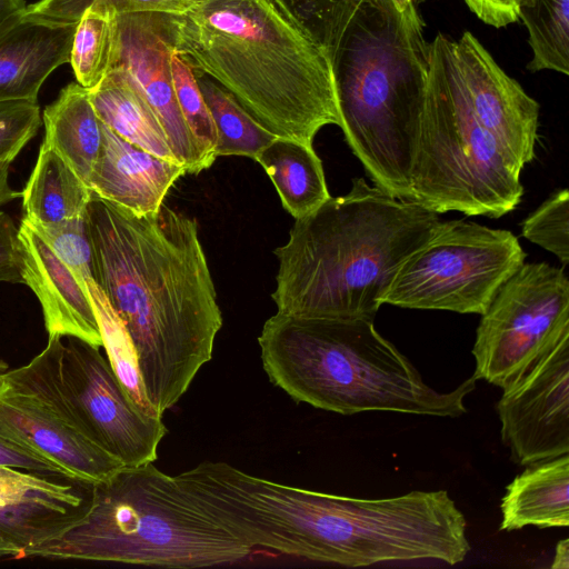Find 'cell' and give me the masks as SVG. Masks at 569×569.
Here are the masks:
<instances>
[{
	"label": "cell",
	"instance_id": "d4e9b609",
	"mask_svg": "<svg viewBox=\"0 0 569 569\" xmlns=\"http://www.w3.org/2000/svg\"><path fill=\"white\" fill-rule=\"evenodd\" d=\"M108 361L133 405L146 416L162 418L147 398L128 330L93 278L86 280Z\"/></svg>",
	"mask_w": 569,
	"mask_h": 569
},
{
	"label": "cell",
	"instance_id": "277c9868",
	"mask_svg": "<svg viewBox=\"0 0 569 569\" xmlns=\"http://www.w3.org/2000/svg\"><path fill=\"white\" fill-rule=\"evenodd\" d=\"M326 48L347 143L375 186L409 201L430 66L416 8L358 0Z\"/></svg>",
	"mask_w": 569,
	"mask_h": 569
},
{
	"label": "cell",
	"instance_id": "f35d334b",
	"mask_svg": "<svg viewBox=\"0 0 569 569\" xmlns=\"http://www.w3.org/2000/svg\"><path fill=\"white\" fill-rule=\"evenodd\" d=\"M555 558L551 565L552 569H569V539L560 540L555 550Z\"/></svg>",
	"mask_w": 569,
	"mask_h": 569
},
{
	"label": "cell",
	"instance_id": "3957f363",
	"mask_svg": "<svg viewBox=\"0 0 569 569\" xmlns=\"http://www.w3.org/2000/svg\"><path fill=\"white\" fill-rule=\"evenodd\" d=\"M439 221L438 213L353 179L348 193L296 219L274 250L278 312L373 321L397 268Z\"/></svg>",
	"mask_w": 569,
	"mask_h": 569
},
{
	"label": "cell",
	"instance_id": "60d3db41",
	"mask_svg": "<svg viewBox=\"0 0 569 569\" xmlns=\"http://www.w3.org/2000/svg\"><path fill=\"white\" fill-rule=\"evenodd\" d=\"M17 470L16 468L0 466V481L14 475Z\"/></svg>",
	"mask_w": 569,
	"mask_h": 569
},
{
	"label": "cell",
	"instance_id": "d6986e66",
	"mask_svg": "<svg viewBox=\"0 0 569 569\" xmlns=\"http://www.w3.org/2000/svg\"><path fill=\"white\" fill-rule=\"evenodd\" d=\"M500 530L569 526V455L528 465L506 488Z\"/></svg>",
	"mask_w": 569,
	"mask_h": 569
},
{
	"label": "cell",
	"instance_id": "4fadbf2b",
	"mask_svg": "<svg viewBox=\"0 0 569 569\" xmlns=\"http://www.w3.org/2000/svg\"><path fill=\"white\" fill-rule=\"evenodd\" d=\"M118 51L113 67L121 68L159 119L176 160L187 173L206 169L179 109L172 83V47L164 14H118Z\"/></svg>",
	"mask_w": 569,
	"mask_h": 569
},
{
	"label": "cell",
	"instance_id": "7402d4cb",
	"mask_svg": "<svg viewBox=\"0 0 569 569\" xmlns=\"http://www.w3.org/2000/svg\"><path fill=\"white\" fill-rule=\"evenodd\" d=\"M254 160L264 169L283 208L295 219L313 212L331 197L322 162L312 144L277 137Z\"/></svg>",
	"mask_w": 569,
	"mask_h": 569
},
{
	"label": "cell",
	"instance_id": "603a6c76",
	"mask_svg": "<svg viewBox=\"0 0 569 569\" xmlns=\"http://www.w3.org/2000/svg\"><path fill=\"white\" fill-rule=\"evenodd\" d=\"M92 194L74 170L42 142L21 191L23 219L31 223H52L84 217Z\"/></svg>",
	"mask_w": 569,
	"mask_h": 569
},
{
	"label": "cell",
	"instance_id": "52a82bcc",
	"mask_svg": "<svg viewBox=\"0 0 569 569\" xmlns=\"http://www.w3.org/2000/svg\"><path fill=\"white\" fill-rule=\"evenodd\" d=\"M429 78L409 174V201L441 214L500 218L517 208L522 168L477 121L453 41L429 43Z\"/></svg>",
	"mask_w": 569,
	"mask_h": 569
},
{
	"label": "cell",
	"instance_id": "484cf974",
	"mask_svg": "<svg viewBox=\"0 0 569 569\" xmlns=\"http://www.w3.org/2000/svg\"><path fill=\"white\" fill-rule=\"evenodd\" d=\"M196 77L216 126L217 157L243 156L254 159L277 138L256 121L227 90L207 76L196 73Z\"/></svg>",
	"mask_w": 569,
	"mask_h": 569
},
{
	"label": "cell",
	"instance_id": "ab89813d",
	"mask_svg": "<svg viewBox=\"0 0 569 569\" xmlns=\"http://www.w3.org/2000/svg\"><path fill=\"white\" fill-rule=\"evenodd\" d=\"M395 9L399 13H405L410 10L413 6V0H390Z\"/></svg>",
	"mask_w": 569,
	"mask_h": 569
},
{
	"label": "cell",
	"instance_id": "30bf717a",
	"mask_svg": "<svg viewBox=\"0 0 569 569\" xmlns=\"http://www.w3.org/2000/svg\"><path fill=\"white\" fill-rule=\"evenodd\" d=\"M569 335L565 268L523 263L499 289L477 328L473 377L502 390Z\"/></svg>",
	"mask_w": 569,
	"mask_h": 569
},
{
	"label": "cell",
	"instance_id": "e575fe53",
	"mask_svg": "<svg viewBox=\"0 0 569 569\" xmlns=\"http://www.w3.org/2000/svg\"><path fill=\"white\" fill-rule=\"evenodd\" d=\"M531 0H465L469 9L485 23L496 28L519 20V9Z\"/></svg>",
	"mask_w": 569,
	"mask_h": 569
},
{
	"label": "cell",
	"instance_id": "1f68e13d",
	"mask_svg": "<svg viewBox=\"0 0 569 569\" xmlns=\"http://www.w3.org/2000/svg\"><path fill=\"white\" fill-rule=\"evenodd\" d=\"M41 123L38 101L0 102V163H11Z\"/></svg>",
	"mask_w": 569,
	"mask_h": 569
},
{
	"label": "cell",
	"instance_id": "8992f818",
	"mask_svg": "<svg viewBox=\"0 0 569 569\" xmlns=\"http://www.w3.org/2000/svg\"><path fill=\"white\" fill-rule=\"evenodd\" d=\"M251 550L149 462L122 467L93 485L87 512L19 559L201 568L240 561Z\"/></svg>",
	"mask_w": 569,
	"mask_h": 569
},
{
	"label": "cell",
	"instance_id": "74e56055",
	"mask_svg": "<svg viewBox=\"0 0 569 569\" xmlns=\"http://www.w3.org/2000/svg\"><path fill=\"white\" fill-rule=\"evenodd\" d=\"M26 0H0V27L27 9Z\"/></svg>",
	"mask_w": 569,
	"mask_h": 569
},
{
	"label": "cell",
	"instance_id": "e0dca14e",
	"mask_svg": "<svg viewBox=\"0 0 569 569\" xmlns=\"http://www.w3.org/2000/svg\"><path fill=\"white\" fill-rule=\"evenodd\" d=\"M76 26L26 9L0 27V102L38 101L48 77L69 63Z\"/></svg>",
	"mask_w": 569,
	"mask_h": 569
},
{
	"label": "cell",
	"instance_id": "ac0fdd59",
	"mask_svg": "<svg viewBox=\"0 0 569 569\" xmlns=\"http://www.w3.org/2000/svg\"><path fill=\"white\" fill-rule=\"evenodd\" d=\"M93 485L57 475L0 507V557L19 559L28 548L56 536L89 509Z\"/></svg>",
	"mask_w": 569,
	"mask_h": 569
},
{
	"label": "cell",
	"instance_id": "f1b7e54d",
	"mask_svg": "<svg viewBox=\"0 0 569 569\" xmlns=\"http://www.w3.org/2000/svg\"><path fill=\"white\" fill-rule=\"evenodd\" d=\"M521 236L553 253L566 269L569 262V191L560 189L521 223Z\"/></svg>",
	"mask_w": 569,
	"mask_h": 569
},
{
	"label": "cell",
	"instance_id": "8fae6325",
	"mask_svg": "<svg viewBox=\"0 0 569 569\" xmlns=\"http://www.w3.org/2000/svg\"><path fill=\"white\" fill-rule=\"evenodd\" d=\"M61 379L93 438L124 467L157 460L167 433L162 418L133 405L99 347L66 337Z\"/></svg>",
	"mask_w": 569,
	"mask_h": 569
},
{
	"label": "cell",
	"instance_id": "ffe728a7",
	"mask_svg": "<svg viewBox=\"0 0 569 569\" xmlns=\"http://www.w3.org/2000/svg\"><path fill=\"white\" fill-rule=\"evenodd\" d=\"M41 120L44 126L42 142L88 184L102 143L101 121L88 89L77 81L70 82L44 108Z\"/></svg>",
	"mask_w": 569,
	"mask_h": 569
},
{
	"label": "cell",
	"instance_id": "6da1fadb",
	"mask_svg": "<svg viewBox=\"0 0 569 569\" xmlns=\"http://www.w3.org/2000/svg\"><path fill=\"white\" fill-rule=\"evenodd\" d=\"M94 281L132 340L160 416L211 360L222 326L194 219L164 203L136 216L92 194L87 210Z\"/></svg>",
	"mask_w": 569,
	"mask_h": 569
},
{
	"label": "cell",
	"instance_id": "9a60e30c",
	"mask_svg": "<svg viewBox=\"0 0 569 569\" xmlns=\"http://www.w3.org/2000/svg\"><path fill=\"white\" fill-rule=\"evenodd\" d=\"M22 279L37 296L49 337H74L94 347L102 339L86 284L21 219L18 228Z\"/></svg>",
	"mask_w": 569,
	"mask_h": 569
},
{
	"label": "cell",
	"instance_id": "5bb4252c",
	"mask_svg": "<svg viewBox=\"0 0 569 569\" xmlns=\"http://www.w3.org/2000/svg\"><path fill=\"white\" fill-rule=\"evenodd\" d=\"M456 62L480 126L523 168L536 154L539 104L469 31L453 41Z\"/></svg>",
	"mask_w": 569,
	"mask_h": 569
},
{
	"label": "cell",
	"instance_id": "4dcf8cb0",
	"mask_svg": "<svg viewBox=\"0 0 569 569\" xmlns=\"http://www.w3.org/2000/svg\"><path fill=\"white\" fill-rule=\"evenodd\" d=\"M197 0H39L27 6L31 14L63 22H78L82 12L91 4L113 8L119 14L153 12L180 14L188 11Z\"/></svg>",
	"mask_w": 569,
	"mask_h": 569
},
{
	"label": "cell",
	"instance_id": "f546056e",
	"mask_svg": "<svg viewBox=\"0 0 569 569\" xmlns=\"http://www.w3.org/2000/svg\"><path fill=\"white\" fill-rule=\"evenodd\" d=\"M23 220L72 270L81 283L86 284L87 279L93 278L87 216L52 223H31Z\"/></svg>",
	"mask_w": 569,
	"mask_h": 569
},
{
	"label": "cell",
	"instance_id": "b9f144b4",
	"mask_svg": "<svg viewBox=\"0 0 569 569\" xmlns=\"http://www.w3.org/2000/svg\"><path fill=\"white\" fill-rule=\"evenodd\" d=\"M9 370V365L0 359V377Z\"/></svg>",
	"mask_w": 569,
	"mask_h": 569
},
{
	"label": "cell",
	"instance_id": "5b68a950",
	"mask_svg": "<svg viewBox=\"0 0 569 569\" xmlns=\"http://www.w3.org/2000/svg\"><path fill=\"white\" fill-rule=\"evenodd\" d=\"M270 381L298 402L353 415L395 411L456 418L467 412L472 376L456 389L429 387L372 320L300 318L277 312L258 338Z\"/></svg>",
	"mask_w": 569,
	"mask_h": 569
},
{
	"label": "cell",
	"instance_id": "4316f807",
	"mask_svg": "<svg viewBox=\"0 0 569 569\" xmlns=\"http://www.w3.org/2000/svg\"><path fill=\"white\" fill-rule=\"evenodd\" d=\"M529 33L532 59L527 68L537 72L569 73V0H531L519 9Z\"/></svg>",
	"mask_w": 569,
	"mask_h": 569
},
{
	"label": "cell",
	"instance_id": "cb8c5ba5",
	"mask_svg": "<svg viewBox=\"0 0 569 569\" xmlns=\"http://www.w3.org/2000/svg\"><path fill=\"white\" fill-rule=\"evenodd\" d=\"M118 14L111 7L91 4L77 22L69 63L76 81L88 90L98 86L114 66Z\"/></svg>",
	"mask_w": 569,
	"mask_h": 569
},
{
	"label": "cell",
	"instance_id": "d590c367",
	"mask_svg": "<svg viewBox=\"0 0 569 569\" xmlns=\"http://www.w3.org/2000/svg\"><path fill=\"white\" fill-rule=\"evenodd\" d=\"M0 466L28 471L61 473L60 469L32 451L0 436ZM64 476V475H63Z\"/></svg>",
	"mask_w": 569,
	"mask_h": 569
},
{
	"label": "cell",
	"instance_id": "9c48e42d",
	"mask_svg": "<svg viewBox=\"0 0 569 569\" xmlns=\"http://www.w3.org/2000/svg\"><path fill=\"white\" fill-rule=\"evenodd\" d=\"M63 340L49 337L27 365L0 377V436L58 467L62 475L96 485L122 462L93 438L61 379Z\"/></svg>",
	"mask_w": 569,
	"mask_h": 569
},
{
	"label": "cell",
	"instance_id": "d6a6232c",
	"mask_svg": "<svg viewBox=\"0 0 569 569\" xmlns=\"http://www.w3.org/2000/svg\"><path fill=\"white\" fill-rule=\"evenodd\" d=\"M326 46L346 11L358 0H281Z\"/></svg>",
	"mask_w": 569,
	"mask_h": 569
},
{
	"label": "cell",
	"instance_id": "2e32d148",
	"mask_svg": "<svg viewBox=\"0 0 569 569\" xmlns=\"http://www.w3.org/2000/svg\"><path fill=\"white\" fill-rule=\"evenodd\" d=\"M102 143L89 188L97 197L136 216L157 212L187 170L119 137L101 122Z\"/></svg>",
	"mask_w": 569,
	"mask_h": 569
},
{
	"label": "cell",
	"instance_id": "7a4b0ae2",
	"mask_svg": "<svg viewBox=\"0 0 569 569\" xmlns=\"http://www.w3.org/2000/svg\"><path fill=\"white\" fill-rule=\"evenodd\" d=\"M164 21L193 71L274 136L312 144L322 127H340L328 50L281 0H197Z\"/></svg>",
	"mask_w": 569,
	"mask_h": 569
},
{
	"label": "cell",
	"instance_id": "83f0119b",
	"mask_svg": "<svg viewBox=\"0 0 569 569\" xmlns=\"http://www.w3.org/2000/svg\"><path fill=\"white\" fill-rule=\"evenodd\" d=\"M170 67L179 109L207 169L217 158V131L211 112L199 88L193 69L173 49Z\"/></svg>",
	"mask_w": 569,
	"mask_h": 569
},
{
	"label": "cell",
	"instance_id": "8d00e7d4",
	"mask_svg": "<svg viewBox=\"0 0 569 569\" xmlns=\"http://www.w3.org/2000/svg\"><path fill=\"white\" fill-rule=\"evenodd\" d=\"M9 172L10 163H0V208L17 198H21V192L10 186Z\"/></svg>",
	"mask_w": 569,
	"mask_h": 569
},
{
	"label": "cell",
	"instance_id": "ba28073f",
	"mask_svg": "<svg viewBox=\"0 0 569 569\" xmlns=\"http://www.w3.org/2000/svg\"><path fill=\"white\" fill-rule=\"evenodd\" d=\"M526 257L509 230L440 220L399 264L381 305L481 316Z\"/></svg>",
	"mask_w": 569,
	"mask_h": 569
},
{
	"label": "cell",
	"instance_id": "836d02e7",
	"mask_svg": "<svg viewBox=\"0 0 569 569\" xmlns=\"http://www.w3.org/2000/svg\"><path fill=\"white\" fill-rule=\"evenodd\" d=\"M0 282L23 283L22 258L18 228L12 218L0 210Z\"/></svg>",
	"mask_w": 569,
	"mask_h": 569
},
{
	"label": "cell",
	"instance_id": "44dd1931",
	"mask_svg": "<svg viewBox=\"0 0 569 569\" xmlns=\"http://www.w3.org/2000/svg\"><path fill=\"white\" fill-rule=\"evenodd\" d=\"M88 91L98 118L114 133L154 156L178 162L159 119L121 68L113 67Z\"/></svg>",
	"mask_w": 569,
	"mask_h": 569
},
{
	"label": "cell",
	"instance_id": "7c38bea8",
	"mask_svg": "<svg viewBox=\"0 0 569 569\" xmlns=\"http://www.w3.org/2000/svg\"><path fill=\"white\" fill-rule=\"evenodd\" d=\"M501 439L519 466L569 453V335L497 403Z\"/></svg>",
	"mask_w": 569,
	"mask_h": 569
}]
</instances>
